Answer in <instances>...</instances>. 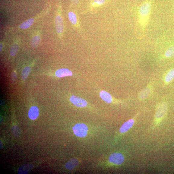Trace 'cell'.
Listing matches in <instances>:
<instances>
[{
  "mask_svg": "<svg viewBox=\"0 0 174 174\" xmlns=\"http://www.w3.org/2000/svg\"><path fill=\"white\" fill-rule=\"evenodd\" d=\"M150 11L151 4L149 2L144 3L139 8L134 27L135 35L138 39L143 38L146 33Z\"/></svg>",
  "mask_w": 174,
  "mask_h": 174,
  "instance_id": "cell-1",
  "label": "cell"
},
{
  "mask_svg": "<svg viewBox=\"0 0 174 174\" xmlns=\"http://www.w3.org/2000/svg\"><path fill=\"white\" fill-rule=\"evenodd\" d=\"M74 134L78 137L84 138L87 134L88 130L87 126L84 124H78L73 127Z\"/></svg>",
  "mask_w": 174,
  "mask_h": 174,
  "instance_id": "cell-2",
  "label": "cell"
},
{
  "mask_svg": "<svg viewBox=\"0 0 174 174\" xmlns=\"http://www.w3.org/2000/svg\"><path fill=\"white\" fill-rule=\"evenodd\" d=\"M168 109L167 103L165 102L159 103L157 107L155 117L157 119L163 118L166 115Z\"/></svg>",
  "mask_w": 174,
  "mask_h": 174,
  "instance_id": "cell-3",
  "label": "cell"
},
{
  "mask_svg": "<svg viewBox=\"0 0 174 174\" xmlns=\"http://www.w3.org/2000/svg\"><path fill=\"white\" fill-rule=\"evenodd\" d=\"M111 163L116 165H120L124 162V157L123 155L119 153L112 154L109 158Z\"/></svg>",
  "mask_w": 174,
  "mask_h": 174,
  "instance_id": "cell-4",
  "label": "cell"
},
{
  "mask_svg": "<svg viewBox=\"0 0 174 174\" xmlns=\"http://www.w3.org/2000/svg\"><path fill=\"white\" fill-rule=\"evenodd\" d=\"M69 19L72 24L78 29L79 31H81V28L78 18L76 14L71 11L68 14Z\"/></svg>",
  "mask_w": 174,
  "mask_h": 174,
  "instance_id": "cell-5",
  "label": "cell"
},
{
  "mask_svg": "<svg viewBox=\"0 0 174 174\" xmlns=\"http://www.w3.org/2000/svg\"><path fill=\"white\" fill-rule=\"evenodd\" d=\"M70 101L73 104L78 107H84L87 106V102L83 99L78 96H72L70 98Z\"/></svg>",
  "mask_w": 174,
  "mask_h": 174,
  "instance_id": "cell-6",
  "label": "cell"
},
{
  "mask_svg": "<svg viewBox=\"0 0 174 174\" xmlns=\"http://www.w3.org/2000/svg\"><path fill=\"white\" fill-rule=\"evenodd\" d=\"M55 24L56 32L59 35L62 34L64 30V23L62 16L58 15L56 16Z\"/></svg>",
  "mask_w": 174,
  "mask_h": 174,
  "instance_id": "cell-7",
  "label": "cell"
},
{
  "mask_svg": "<svg viewBox=\"0 0 174 174\" xmlns=\"http://www.w3.org/2000/svg\"><path fill=\"white\" fill-rule=\"evenodd\" d=\"M39 110L38 108L36 106H33L31 107L28 113V115L30 119L32 120L36 119L38 117Z\"/></svg>",
  "mask_w": 174,
  "mask_h": 174,
  "instance_id": "cell-8",
  "label": "cell"
},
{
  "mask_svg": "<svg viewBox=\"0 0 174 174\" xmlns=\"http://www.w3.org/2000/svg\"><path fill=\"white\" fill-rule=\"evenodd\" d=\"M55 75L56 77L59 78H62L64 77L72 76L73 75L71 71L66 68H63L59 69L55 72Z\"/></svg>",
  "mask_w": 174,
  "mask_h": 174,
  "instance_id": "cell-9",
  "label": "cell"
},
{
  "mask_svg": "<svg viewBox=\"0 0 174 174\" xmlns=\"http://www.w3.org/2000/svg\"><path fill=\"white\" fill-rule=\"evenodd\" d=\"M134 122L133 119H130L126 122L121 127L119 130L120 132L122 133L127 132L133 126Z\"/></svg>",
  "mask_w": 174,
  "mask_h": 174,
  "instance_id": "cell-10",
  "label": "cell"
},
{
  "mask_svg": "<svg viewBox=\"0 0 174 174\" xmlns=\"http://www.w3.org/2000/svg\"><path fill=\"white\" fill-rule=\"evenodd\" d=\"M34 166L31 164H27L23 165L19 168L18 172L20 174H27L33 168Z\"/></svg>",
  "mask_w": 174,
  "mask_h": 174,
  "instance_id": "cell-11",
  "label": "cell"
},
{
  "mask_svg": "<svg viewBox=\"0 0 174 174\" xmlns=\"http://www.w3.org/2000/svg\"><path fill=\"white\" fill-rule=\"evenodd\" d=\"M151 92V89L150 87H147L144 88L139 93V98L140 100L145 99L150 95Z\"/></svg>",
  "mask_w": 174,
  "mask_h": 174,
  "instance_id": "cell-12",
  "label": "cell"
},
{
  "mask_svg": "<svg viewBox=\"0 0 174 174\" xmlns=\"http://www.w3.org/2000/svg\"><path fill=\"white\" fill-rule=\"evenodd\" d=\"M78 163V161L77 159H72L66 163L65 167L68 170H72L77 166Z\"/></svg>",
  "mask_w": 174,
  "mask_h": 174,
  "instance_id": "cell-13",
  "label": "cell"
},
{
  "mask_svg": "<svg viewBox=\"0 0 174 174\" xmlns=\"http://www.w3.org/2000/svg\"><path fill=\"white\" fill-rule=\"evenodd\" d=\"M100 96L102 99L106 103H110L112 102V97L109 93L105 91H102L100 93Z\"/></svg>",
  "mask_w": 174,
  "mask_h": 174,
  "instance_id": "cell-14",
  "label": "cell"
},
{
  "mask_svg": "<svg viewBox=\"0 0 174 174\" xmlns=\"http://www.w3.org/2000/svg\"><path fill=\"white\" fill-rule=\"evenodd\" d=\"M174 78V69L169 71L164 78V81L166 84L171 82Z\"/></svg>",
  "mask_w": 174,
  "mask_h": 174,
  "instance_id": "cell-15",
  "label": "cell"
},
{
  "mask_svg": "<svg viewBox=\"0 0 174 174\" xmlns=\"http://www.w3.org/2000/svg\"><path fill=\"white\" fill-rule=\"evenodd\" d=\"M31 70V68L29 67H26L23 69L21 74V79L23 81H26L30 73Z\"/></svg>",
  "mask_w": 174,
  "mask_h": 174,
  "instance_id": "cell-16",
  "label": "cell"
},
{
  "mask_svg": "<svg viewBox=\"0 0 174 174\" xmlns=\"http://www.w3.org/2000/svg\"><path fill=\"white\" fill-rule=\"evenodd\" d=\"M34 20L33 18H31L25 22L23 23L20 25L19 27L22 29H26L30 27L33 23Z\"/></svg>",
  "mask_w": 174,
  "mask_h": 174,
  "instance_id": "cell-17",
  "label": "cell"
},
{
  "mask_svg": "<svg viewBox=\"0 0 174 174\" xmlns=\"http://www.w3.org/2000/svg\"><path fill=\"white\" fill-rule=\"evenodd\" d=\"M41 39L40 36H36L33 37L31 41V45L33 48H36L40 44Z\"/></svg>",
  "mask_w": 174,
  "mask_h": 174,
  "instance_id": "cell-18",
  "label": "cell"
},
{
  "mask_svg": "<svg viewBox=\"0 0 174 174\" xmlns=\"http://www.w3.org/2000/svg\"><path fill=\"white\" fill-rule=\"evenodd\" d=\"M106 3V0H93L91 4V6L93 7L101 6Z\"/></svg>",
  "mask_w": 174,
  "mask_h": 174,
  "instance_id": "cell-19",
  "label": "cell"
},
{
  "mask_svg": "<svg viewBox=\"0 0 174 174\" xmlns=\"http://www.w3.org/2000/svg\"><path fill=\"white\" fill-rule=\"evenodd\" d=\"M18 49V46L16 44H14L11 46L10 54L11 56L15 55L17 53Z\"/></svg>",
  "mask_w": 174,
  "mask_h": 174,
  "instance_id": "cell-20",
  "label": "cell"
},
{
  "mask_svg": "<svg viewBox=\"0 0 174 174\" xmlns=\"http://www.w3.org/2000/svg\"><path fill=\"white\" fill-rule=\"evenodd\" d=\"M166 58H170L174 55V46L169 48L166 52L165 55Z\"/></svg>",
  "mask_w": 174,
  "mask_h": 174,
  "instance_id": "cell-21",
  "label": "cell"
},
{
  "mask_svg": "<svg viewBox=\"0 0 174 174\" xmlns=\"http://www.w3.org/2000/svg\"><path fill=\"white\" fill-rule=\"evenodd\" d=\"M20 130L17 126L13 127L12 128V132L14 135L16 136H19L21 134Z\"/></svg>",
  "mask_w": 174,
  "mask_h": 174,
  "instance_id": "cell-22",
  "label": "cell"
},
{
  "mask_svg": "<svg viewBox=\"0 0 174 174\" xmlns=\"http://www.w3.org/2000/svg\"><path fill=\"white\" fill-rule=\"evenodd\" d=\"M17 75L15 72H13L12 75V81H15L17 79Z\"/></svg>",
  "mask_w": 174,
  "mask_h": 174,
  "instance_id": "cell-23",
  "label": "cell"
},
{
  "mask_svg": "<svg viewBox=\"0 0 174 174\" xmlns=\"http://www.w3.org/2000/svg\"><path fill=\"white\" fill-rule=\"evenodd\" d=\"M79 2V0H72V3L74 5H76Z\"/></svg>",
  "mask_w": 174,
  "mask_h": 174,
  "instance_id": "cell-24",
  "label": "cell"
},
{
  "mask_svg": "<svg viewBox=\"0 0 174 174\" xmlns=\"http://www.w3.org/2000/svg\"><path fill=\"white\" fill-rule=\"evenodd\" d=\"M1 46V51L3 47L2 45V44H1V46Z\"/></svg>",
  "mask_w": 174,
  "mask_h": 174,
  "instance_id": "cell-25",
  "label": "cell"
}]
</instances>
